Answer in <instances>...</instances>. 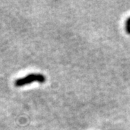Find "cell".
Here are the masks:
<instances>
[{"label":"cell","instance_id":"1","mask_svg":"<svg viewBox=\"0 0 130 130\" xmlns=\"http://www.w3.org/2000/svg\"><path fill=\"white\" fill-rule=\"evenodd\" d=\"M46 81V77L41 74H30L26 77L17 79L14 83L16 87H21L28 84H31L34 82L43 83Z\"/></svg>","mask_w":130,"mask_h":130},{"label":"cell","instance_id":"2","mask_svg":"<svg viewBox=\"0 0 130 130\" xmlns=\"http://www.w3.org/2000/svg\"><path fill=\"white\" fill-rule=\"evenodd\" d=\"M126 27H130V18H129L126 21Z\"/></svg>","mask_w":130,"mask_h":130}]
</instances>
